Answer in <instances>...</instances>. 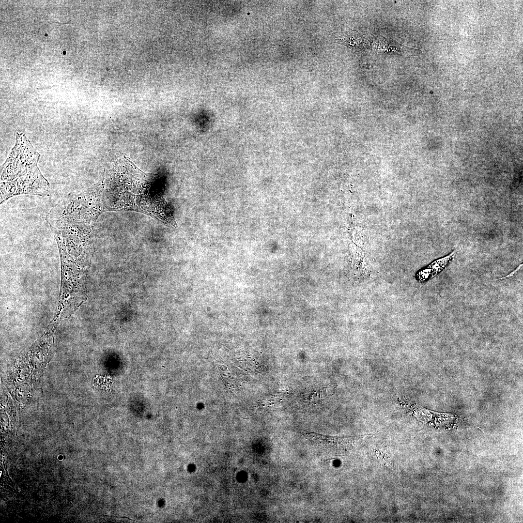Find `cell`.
Here are the masks:
<instances>
[{"label": "cell", "instance_id": "5", "mask_svg": "<svg viewBox=\"0 0 523 523\" xmlns=\"http://www.w3.org/2000/svg\"><path fill=\"white\" fill-rule=\"evenodd\" d=\"M353 50H361L369 46V40L357 31L349 32L338 40Z\"/></svg>", "mask_w": 523, "mask_h": 523}, {"label": "cell", "instance_id": "1", "mask_svg": "<svg viewBox=\"0 0 523 523\" xmlns=\"http://www.w3.org/2000/svg\"><path fill=\"white\" fill-rule=\"evenodd\" d=\"M102 181L78 194L61 200L47 214L46 220L50 225L67 223L92 226L103 212L102 203Z\"/></svg>", "mask_w": 523, "mask_h": 523}, {"label": "cell", "instance_id": "6", "mask_svg": "<svg viewBox=\"0 0 523 523\" xmlns=\"http://www.w3.org/2000/svg\"><path fill=\"white\" fill-rule=\"evenodd\" d=\"M522 266H523V264H520L515 270L512 271L511 273H510L509 274H508V275H507L506 277L500 278V279H505V278H509V277H512L513 276V275L516 274L518 271V270H519L521 269V267H522Z\"/></svg>", "mask_w": 523, "mask_h": 523}, {"label": "cell", "instance_id": "4", "mask_svg": "<svg viewBox=\"0 0 523 523\" xmlns=\"http://www.w3.org/2000/svg\"><path fill=\"white\" fill-rule=\"evenodd\" d=\"M457 250H454L447 256L439 259L432 262L428 267L421 271L417 274V278L420 281H425L430 276L431 277L441 272L454 257Z\"/></svg>", "mask_w": 523, "mask_h": 523}, {"label": "cell", "instance_id": "2", "mask_svg": "<svg viewBox=\"0 0 523 523\" xmlns=\"http://www.w3.org/2000/svg\"><path fill=\"white\" fill-rule=\"evenodd\" d=\"M40 157L26 136L16 132L15 145L1 167L0 182L16 184L40 174Z\"/></svg>", "mask_w": 523, "mask_h": 523}, {"label": "cell", "instance_id": "3", "mask_svg": "<svg viewBox=\"0 0 523 523\" xmlns=\"http://www.w3.org/2000/svg\"><path fill=\"white\" fill-rule=\"evenodd\" d=\"M372 46L374 51L384 53L400 54L405 50H415L416 49L408 47L402 46L393 40H388L385 38L380 36H375L372 42Z\"/></svg>", "mask_w": 523, "mask_h": 523}]
</instances>
